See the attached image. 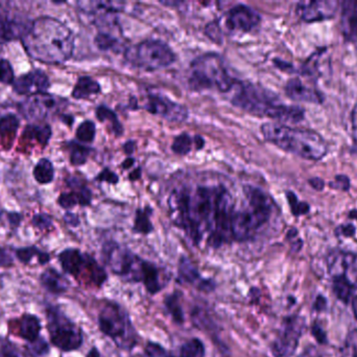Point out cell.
I'll use <instances>...</instances> for the list:
<instances>
[{
    "label": "cell",
    "mask_w": 357,
    "mask_h": 357,
    "mask_svg": "<svg viewBox=\"0 0 357 357\" xmlns=\"http://www.w3.org/2000/svg\"><path fill=\"white\" fill-rule=\"evenodd\" d=\"M285 92L295 101L310 103H321L323 101V96L318 90L308 87L299 78H293L287 82Z\"/></svg>",
    "instance_id": "obj_22"
},
{
    "label": "cell",
    "mask_w": 357,
    "mask_h": 357,
    "mask_svg": "<svg viewBox=\"0 0 357 357\" xmlns=\"http://www.w3.org/2000/svg\"><path fill=\"white\" fill-rule=\"evenodd\" d=\"M0 83H14V71L8 60L0 59Z\"/></svg>",
    "instance_id": "obj_42"
},
{
    "label": "cell",
    "mask_w": 357,
    "mask_h": 357,
    "mask_svg": "<svg viewBox=\"0 0 357 357\" xmlns=\"http://www.w3.org/2000/svg\"><path fill=\"white\" fill-rule=\"evenodd\" d=\"M52 138V128L48 125H29L22 132V138L37 140L42 146H46Z\"/></svg>",
    "instance_id": "obj_28"
},
{
    "label": "cell",
    "mask_w": 357,
    "mask_h": 357,
    "mask_svg": "<svg viewBox=\"0 0 357 357\" xmlns=\"http://www.w3.org/2000/svg\"><path fill=\"white\" fill-rule=\"evenodd\" d=\"M243 191L248 207L233 211L231 217V236L239 242L253 238L273 213L272 201L264 191L252 186L245 187Z\"/></svg>",
    "instance_id": "obj_6"
},
{
    "label": "cell",
    "mask_w": 357,
    "mask_h": 357,
    "mask_svg": "<svg viewBox=\"0 0 357 357\" xmlns=\"http://www.w3.org/2000/svg\"><path fill=\"white\" fill-rule=\"evenodd\" d=\"M98 326L100 331L121 349L132 350L137 343L136 331L129 314L114 302H108L100 310Z\"/></svg>",
    "instance_id": "obj_8"
},
{
    "label": "cell",
    "mask_w": 357,
    "mask_h": 357,
    "mask_svg": "<svg viewBox=\"0 0 357 357\" xmlns=\"http://www.w3.org/2000/svg\"><path fill=\"white\" fill-rule=\"evenodd\" d=\"M33 176L39 184H46L52 182L54 177V169L52 161L47 159H40L33 169Z\"/></svg>",
    "instance_id": "obj_29"
},
{
    "label": "cell",
    "mask_w": 357,
    "mask_h": 357,
    "mask_svg": "<svg viewBox=\"0 0 357 357\" xmlns=\"http://www.w3.org/2000/svg\"><path fill=\"white\" fill-rule=\"evenodd\" d=\"M50 86V79L46 73L40 69H36L31 73L20 75L16 81H14L13 88L17 94L31 96L46 94Z\"/></svg>",
    "instance_id": "obj_18"
},
{
    "label": "cell",
    "mask_w": 357,
    "mask_h": 357,
    "mask_svg": "<svg viewBox=\"0 0 357 357\" xmlns=\"http://www.w3.org/2000/svg\"><path fill=\"white\" fill-rule=\"evenodd\" d=\"M33 224L36 228L47 230L52 226V217L46 214H38L33 218Z\"/></svg>",
    "instance_id": "obj_45"
},
{
    "label": "cell",
    "mask_w": 357,
    "mask_h": 357,
    "mask_svg": "<svg viewBox=\"0 0 357 357\" xmlns=\"http://www.w3.org/2000/svg\"><path fill=\"white\" fill-rule=\"evenodd\" d=\"M0 357H24L10 342L0 337Z\"/></svg>",
    "instance_id": "obj_43"
},
{
    "label": "cell",
    "mask_w": 357,
    "mask_h": 357,
    "mask_svg": "<svg viewBox=\"0 0 357 357\" xmlns=\"http://www.w3.org/2000/svg\"><path fill=\"white\" fill-rule=\"evenodd\" d=\"M59 261L66 274L71 275L86 284L100 287L107 281V272L104 268L91 256L81 253L79 249H65L59 255Z\"/></svg>",
    "instance_id": "obj_10"
},
{
    "label": "cell",
    "mask_w": 357,
    "mask_h": 357,
    "mask_svg": "<svg viewBox=\"0 0 357 357\" xmlns=\"http://www.w3.org/2000/svg\"><path fill=\"white\" fill-rule=\"evenodd\" d=\"M146 109L153 115H160L175 123L184 122L188 117V111L182 105L173 102L165 96L150 94L148 96Z\"/></svg>",
    "instance_id": "obj_16"
},
{
    "label": "cell",
    "mask_w": 357,
    "mask_h": 357,
    "mask_svg": "<svg viewBox=\"0 0 357 357\" xmlns=\"http://www.w3.org/2000/svg\"><path fill=\"white\" fill-rule=\"evenodd\" d=\"M40 281H41L42 286L46 291L54 293V295H60V293H65L67 289H68V281L65 279L63 275L56 272V270H52V268L45 270L42 274Z\"/></svg>",
    "instance_id": "obj_24"
},
{
    "label": "cell",
    "mask_w": 357,
    "mask_h": 357,
    "mask_svg": "<svg viewBox=\"0 0 357 357\" xmlns=\"http://www.w3.org/2000/svg\"><path fill=\"white\" fill-rule=\"evenodd\" d=\"M48 333L52 345L62 351H75L83 345V333L79 326L69 320L59 308L48 306L46 309Z\"/></svg>",
    "instance_id": "obj_11"
},
{
    "label": "cell",
    "mask_w": 357,
    "mask_h": 357,
    "mask_svg": "<svg viewBox=\"0 0 357 357\" xmlns=\"http://www.w3.org/2000/svg\"><path fill=\"white\" fill-rule=\"evenodd\" d=\"M77 138L83 143H91L96 138V126L91 121H86L79 126Z\"/></svg>",
    "instance_id": "obj_38"
},
{
    "label": "cell",
    "mask_w": 357,
    "mask_h": 357,
    "mask_svg": "<svg viewBox=\"0 0 357 357\" xmlns=\"http://www.w3.org/2000/svg\"><path fill=\"white\" fill-rule=\"evenodd\" d=\"M100 351H98V348L93 347L91 350H90L89 354H88L87 357H100Z\"/></svg>",
    "instance_id": "obj_56"
},
{
    "label": "cell",
    "mask_w": 357,
    "mask_h": 357,
    "mask_svg": "<svg viewBox=\"0 0 357 357\" xmlns=\"http://www.w3.org/2000/svg\"><path fill=\"white\" fill-rule=\"evenodd\" d=\"M337 0H314L298 4V13L305 22H318L333 18L339 10Z\"/></svg>",
    "instance_id": "obj_15"
},
{
    "label": "cell",
    "mask_w": 357,
    "mask_h": 357,
    "mask_svg": "<svg viewBox=\"0 0 357 357\" xmlns=\"http://www.w3.org/2000/svg\"><path fill=\"white\" fill-rule=\"evenodd\" d=\"M354 314H356V318L357 319V297L356 298H354Z\"/></svg>",
    "instance_id": "obj_60"
},
{
    "label": "cell",
    "mask_w": 357,
    "mask_h": 357,
    "mask_svg": "<svg viewBox=\"0 0 357 357\" xmlns=\"http://www.w3.org/2000/svg\"><path fill=\"white\" fill-rule=\"evenodd\" d=\"M26 348L27 351L33 356H43L50 351V346H48L47 342L42 337L29 343Z\"/></svg>",
    "instance_id": "obj_40"
},
{
    "label": "cell",
    "mask_w": 357,
    "mask_h": 357,
    "mask_svg": "<svg viewBox=\"0 0 357 357\" xmlns=\"http://www.w3.org/2000/svg\"><path fill=\"white\" fill-rule=\"evenodd\" d=\"M260 22V15L250 6L239 4L229 10L226 17L227 29L231 31H252Z\"/></svg>",
    "instance_id": "obj_17"
},
{
    "label": "cell",
    "mask_w": 357,
    "mask_h": 357,
    "mask_svg": "<svg viewBox=\"0 0 357 357\" xmlns=\"http://www.w3.org/2000/svg\"><path fill=\"white\" fill-rule=\"evenodd\" d=\"M342 34L346 41H357V0H346L341 3Z\"/></svg>",
    "instance_id": "obj_20"
},
{
    "label": "cell",
    "mask_w": 357,
    "mask_h": 357,
    "mask_svg": "<svg viewBox=\"0 0 357 357\" xmlns=\"http://www.w3.org/2000/svg\"><path fill=\"white\" fill-rule=\"evenodd\" d=\"M310 182L312 188L316 189V190L320 191L324 188V182L321 178H312V180H310Z\"/></svg>",
    "instance_id": "obj_53"
},
{
    "label": "cell",
    "mask_w": 357,
    "mask_h": 357,
    "mask_svg": "<svg viewBox=\"0 0 357 357\" xmlns=\"http://www.w3.org/2000/svg\"><path fill=\"white\" fill-rule=\"evenodd\" d=\"M146 354L149 357H173L172 354H169L165 348L159 344L152 343L149 342L146 346Z\"/></svg>",
    "instance_id": "obj_44"
},
{
    "label": "cell",
    "mask_w": 357,
    "mask_h": 357,
    "mask_svg": "<svg viewBox=\"0 0 357 357\" xmlns=\"http://www.w3.org/2000/svg\"><path fill=\"white\" fill-rule=\"evenodd\" d=\"M16 255L22 263H29L33 258H37L38 262L41 264L47 263L50 260V256L48 254L43 253L33 247L17 249Z\"/></svg>",
    "instance_id": "obj_30"
},
{
    "label": "cell",
    "mask_w": 357,
    "mask_h": 357,
    "mask_svg": "<svg viewBox=\"0 0 357 357\" xmlns=\"http://www.w3.org/2000/svg\"><path fill=\"white\" fill-rule=\"evenodd\" d=\"M327 268L333 280V289L340 300L348 302L357 289V255L337 251L327 258Z\"/></svg>",
    "instance_id": "obj_9"
},
{
    "label": "cell",
    "mask_w": 357,
    "mask_h": 357,
    "mask_svg": "<svg viewBox=\"0 0 357 357\" xmlns=\"http://www.w3.org/2000/svg\"><path fill=\"white\" fill-rule=\"evenodd\" d=\"M189 85L192 89L203 90L216 88L222 92H230L235 81L229 73L226 62L216 54H205L191 63Z\"/></svg>",
    "instance_id": "obj_7"
},
{
    "label": "cell",
    "mask_w": 357,
    "mask_h": 357,
    "mask_svg": "<svg viewBox=\"0 0 357 357\" xmlns=\"http://www.w3.org/2000/svg\"><path fill=\"white\" fill-rule=\"evenodd\" d=\"M91 201V192L86 187H79L71 193H63L59 197L58 203L61 207L69 210L77 205H88Z\"/></svg>",
    "instance_id": "obj_23"
},
{
    "label": "cell",
    "mask_w": 357,
    "mask_h": 357,
    "mask_svg": "<svg viewBox=\"0 0 357 357\" xmlns=\"http://www.w3.org/2000/svg\"><path fill=\"white\" fill-rule=\"evenodd\" d=\"M134 231L140 234H150L153 231V226L151 224L150 218H149L146 211L138 210L136 213L135 224H134Z\"/></svg>",
    "instance_id": "obj_37"
},
{
    "label": "cell",
    "mask_w": 357,
    "mask_h": 357,
    "mask_svg": "<svg viewBox=\"0 0 357 357\" xmlns=\"http://www.w3.org/2000/svg\"><path fill=\"white\" fill-rule=\"evenodd\" d=\"M195 145H197V149L203 148L204 140H203V138H201V136H195Z\"/></svg>",
    "instance_id": "obj_55"
},
{
    "label": "cell",
    "mask_w": 357,
    "mask_h": 357,
    "mask_svg": "<svg viewBox=\"0 0 357 357\" xmlns=\"http://www.w3.org/2000/svg\"><path fill=\"white\" fill-rule=\"evenodd\" d=\"M232 103L252 115L268 117L282 123H299L304 119L303 109L280 104L272 92L253 84H241Z\"/></svg>",
    "instance_id": "obj_5"
},
{
    "label": "cell",
    "mask_w": 357,
    "mask_h": 357,
    "mask_svg": "<svg viewBox=\"0 0 357 357\" xmlns=\"http://www.w3.org/2000/svg\"><path fill=\"white\" fill-rule=\"evenodd\" d=\"M94 41L96 46L102 50H116L119 46V40L114 35L107 31H100Z\"/></svg>",
    "instance_id": "obj_35"
},
{
    "label": "cell",
    "mask_w": 357,
    "mask_h": 357,
    "mask_svg": "<svg viewBox=\"0 0 357 357\" xmlns=\"http://www.w3.org/2000/svg\"><path fill=\"white\" fill-rule=\"evenodd\" d=\"M134 165V159H126L125 163H123V169H128V168H131L132 166Z\"/></svg>",
    "instance_id": "obj_58"
},
{
    "label": "cell",
    "mask_w": 357,
    "mask_h": 357,
    "mask_svg": "<svg viewBox=\"0 0 357 357\" xmlns=\"http://www.w3.org/2000/svg\"><path fill=\"white\" fill-rule=\"evenodd\" d=\"M191 145H192V143H191L190 136L187 133H183L176 138L172 148H173L174 152L177 153V154L185 155L190 151Z\"/></svg>",
    "instance_id": "obj_39"
},
{
    "label": "cell",
    "mask_w": 357,
    "mask_h": 357,
    "mask_svg": "<svg viewBox=\"0 0 357 357\" xmlns=\"http://www.w3.org/2000/svg\"><path fill=\"white\" fill-rule=\"evenodd\" d=\"M64 219L66 224H70V226H77V224H79V218L73 213H67L66 215L64 216Z\"/></svg>",
    "instance_id": "obj_52"
},
{
    "label": "cell",
    "mask_w": 357,
    "mask_h": 357,
    "mask_svg": "<svg viewBox=\"0 0 357 357\" xmlns=\"http://www.w3.org/2000/svg\"><path fill=\"white\" fill-rule=\"evenodd\" d=\"M13 260L12 258L10 257V255H8L2 247H0V268L10 266Z\"/></svg>",
    "instance_id": "obj_49"
},
{
    "label": "cell",
    "mask_w": 357,
    "mask_h": 357,
    "mask_svg": "<svg viewBox=\"0 0 357 357\" xmlns=\"http://www.w3.org/2000/svg\"><path fill=\"white\" fill-rule=\"evenodd\" d=\"M140 177V169H136L133 173L130 174V180H136Z\"/></svg>",
    "instance_id": "obj_59"
},
{
    "label": "cell",
    "mask_w": 357,
    "mask_h": 357,
    "mask_svg": "<svg viewBox=\"0 0 357 357\" xmlns=\"http://www.w3.org/2000/svg\"><path fill=\"white\" fill-rule=\"evenodd\" d=\"M125 150L127 153H132L134 151V143L133 142H128L125 146Z\"/></svg>",
    "instance_id": "obj_57"
},
{
    "label": "cell",
    "mask_w": 357,
    "mask_h": 357,
    "mask_svg": "<svg viewBox=\"0 0 357 357\" xmlns=\"http://www.w3.org/2000/svg\"><path fill=\"white\" fill-rule=\"evenodd\" d=\"M79 10L94 16L96 21L107 17L114 16L123 10V3L119 1H83L79 2Z\"/></svg>",
    "instance_id": "obj_21"
},
{
    "label": "cell",
    "mask_w": 357,
    "mask_h": 357,
    "mask_svg": "<svg viewBox=\"0 0 357 357\" xmlns=\"http://www.w3.org/2000/svg\"><path fill=\"white\" fill-rule=\"evenodd\" d=\"M41 328V324L37 316L31 314H24L18 321V335L29 343L39 339Z\"/></svg>",
    "instance_id": "obj_26"
},
{
    "label": "cell",
    "mask_w": 357,
    "mask_h": 357,
    "mask_svg": "<svg viewBox=\"0 0 357 357\" xmlns=\"http://www.w3.org/2000/svg\"><path fill=\"white\" fill-rule=\"evenodd\" d=\"M65 104L66 100L60 96L50 94H36L27 98L20 105V111L25 119L41 121L58 112Z\"/></svg>",
    "instance_id": "obj_14"
},
{
    "label": "cell",
    "mask_w": 357,
    "mask_h": 357,
    "mask_svg": "<svg viewBox=\"0 0 357 357\" xmlns=\"http://www.w3.org/2000/svg\"><path fill=\"white\" fill-rule=\"evenodd\" d=\"M21 40L31 58L47 64L65 62L75 50V36L71 29L52 17H39L33 20Z\"/></svg>",
    "instance_id": "obj_2"
},
{
    "label": "cell",
    "mask_w": 357,
    "mask_h": 357,
    "mask_svg": "<svg viewBox=\"0 0 357 357\" xmlns=\"http://www.w3.org/2000/svg\"><path fill=\"white\" fill-rule=\"evenodd\" d=\"M220 187H199L191 193L187 189L175 191L169 198L174 220L195 245H199L206 232H211Z\"/></svg>",
    "instance_id": "obj_1"
},
{
    "label": "cell",
    "mask_w": 357,
    "mask_h": 357,
    "mask_svg": "<svg viewBox=\"0 0 357 357\" xmlns=\"http://www.w3.org/2000/svg\"><path fill=\"white\" fill-rule=\"evenodd\" d=\"M29 27L13 19L0 18V44L22 38Z\"/></svg>",
    "instance_id": "obj_25"
},
{
    "label": "cell",
    "mask_w": 357,
    "mask_h": 357,
    "mask_svg": "<svg viewBox=\"0 0 357 357\" xmlns=\"http://www.w3.org/2000/svg\"><path fill=\"white\" fill-rule=\"evenodd\" d=\"M105 263L115 275L128 282H142L149 293L155 295L165 287L161 272L154 263L146 261L127 247L108 242L102 247Z\"/></svg>",
    "instance_id": "obj_3"
},
{
    "label": "cell",
    "mask_w": 357,
    "mask_h": 357,
    "mask_svg": "<svg viewBox=\"0 0 357 357\" xmlns=\"http://www.w3.org/2000/svg\"><path fill=\"white\" fill-rule=\"evenodd\" d=\"M341 228L342 233H343L344 235H346V236H352V235L354 234V232H356V230H354V228L352 226H342Z\"/></svg>",
    "instance_id": "obj_54"
},
{
    "label": "cell",
    "mask_w": 357,
    "mask_h": 357,
    "mask_svg": "<svg viewBox=\"0 0 357 357\" xmlns=\"http://www.w3.org/2000/svg\"><path fill=\"white\" fill-rule=\"evenodd\" d=\"M96 180H100V182H107L109 184H117L119 182V177H117L116 174L109 169H105L104 171L100 172Z\"/></svg>",
    "instance_id": "obj_47"
},
{
    "label": "cell",
    "mask_w": 357,
    "mask_h": 357,
    "mask_svg": "<svg viewBox=\"0 0 357 357\" xmlns=\"http://www.w3.org/2000/svg\"><path fill=\"white\" fill-rule=\"evenodd\" d=\"M352 122V133H354V138L356 140L357 145V105L354 107V111H352L351 115Z\"/></svg>",
    "instance_id": "obj_50"
},
{
    "label": "cell",
    "mask_w": 357,
    "mask_h": 357,
    "mask_svg": "<svg viewBox=\"0 0 357 357\" xmlns=\"http://www.w3.org/2000/svg\"><path fill=\"white\" fill-rule=\"evenodd\" d=\"M220 27L215 24V23H209L206 27V35L210 38V39L213 40V41L220 42L222 40L220 38Z\"/></svg>",
    "instance_id": "obj_48"
},
{
    "label": "cell",
    "mask_w": 357,
    "mask_h": 357,
    "mask_svg": "<svg viewBox=\"0 0 357 357\" xmlns=\"http://www.w3.org/2000/svg\"><path fill=\"white\" fill-rule=\"evenodd\" d=\"M205 356V347L199 339H192L186 342L181 347L180 357H204Z\"/></svg>",
    "instance_id": "obj_32"
},
{
    "label": "cell",
    "mask_w": 357,
    "mask_h": 357,
    "mask_svg": "<svg viewBox=\"0 0 357 357\" xmlns=\"http://www.w3.org/2000/svg\"><path fill=\"white\" fill-rule=\"evenodd\" d=\"M165 304L173 320L177 322L178 324H183V322H184V312H183L182 306L180 304L178 293H175L173 295H169L165 299Z\"/></svg>",
    "instance_id": "obj_31"
},
{
    "label": "cell",
    "mask_w": 357,
    "mask_h": 357,
    "mask_svg": "<svg viewBox=\"0 0 357 357\" xmlns=\"http://www.w3.org/2000/svg\"><path fill=\"white\" fill-rule=\"evenodd\" d=\"M178 280L197 287L199 291H212L215 287L213 281L206 280L199 274L195 264L188 258L182 257L178 262Z\"/></svg>",
    "instance_id": "obj_19"
},
{
    "label": "cell",
    "mask_w": 357,
    "mask_h": 357,
    "mask_svg": "<svg viewBox=\"0 0 357 357\" xmlns=\"http://www.w3.org/2000/svg\"><path fill=\"white\" fill-rule=\"evenodd\" d=\"M299 357H325L317 348L310 347L306 349Z\"/></svg>",
    "instance_id": "obj_51"
},
{
    "label": "cell",
    "mask_w": 357,
    "mask_h": 357,
    "mask_svg": "<svg viewBox=\"0 0 357 357\" xmlns=\"http://www.w3.org/2000/svg\"><path fill=\"white\" fill-rule=\"evenodd\" d=\"M287 196L294 215H304L310 212V205L306 203H299L297 196L293 192H287Z\"/></svg>",
    "instance_id": "obj_41"
},
{
    "label": "cell",
    "mask_w": 357,
    "mask_h": 357,
    "mask_svg": "<svg viewBox=\"0 0 357 357\" xmlns=\"http://www.w3.org/2000/svg\"><path fill=\"white\" fill-rule=\"evenodd\" d=\"M354 357H357V350L356 351V354H354Z\"/></svg>",
    "instance_id": "obj_61"
},
{
    "label": "cell",
    "mask_w": 357,
    "mask_h": 357,
    "mask_svg": "<svg viewBox=\"0 0 357 357\" xmlns=\"http://www.w3.org/2000/svg\"><path fill=\"white\" fill-rule=\"evenodd\" d=\"M261 132L268 142L305 159L320 161L328 152L326 140L314 130L266 123L261 126Z\"/></svg>",
    "instance_id": "obj_4"
},
{
    "label": "cell",
    "mask_w": 357,
    "mask_h": 357,
    "mask_svg": "<svg viewBox=\"0 0 357 357\" xmlns=\"http://www.w3.org/2000/svg\"><path fill=\"white\" fill-rule=\"evenodd\" d=\"M128 60L148 71L162 68L175 62L172 48L158 40H146L127 50Z\"/></svg>",
    "instance_id": "obj_12"
},
{
    "label": "cell",
    "mask_w": 357,
    "mask_h": 357,
    "mask_svg": "<svg viewBox=\"0 0 357 357\" xmlns=\"http://www.w3.org/2000/svg\"><path fill=\"white\" fill-rule=\"evenodd\" d=\"M90 149L83 145L71 143L70 144V161L73 166H81L87 161L89 156Z\"/></svg>",
    "instance_id": "obj_34"
},
{
    "label": "cell",
    "mask_w": 357,
    "mask_h": 357,
    "mask_svg": "<svg viewBox=\"0 0 357 357\" xmlns=\"http://www.w3.org/2000/svg\"><path fill=\"white\" fill-rule=\"evenodd\" d=\"M304 329V321L299 316H291L283 322L282 327L272 345L275 357H289L295 354Z\"/></svg>",
    "instance_id": "obj_13"
},
{
    "label": "cell",
    "mask_w": 357,
    "mask_h": 357,
    "mask_svg": "<svg viewBox=\"0 0 357 357\" xmlns=\"http://www.w3.org/2000/svg\"><path fill=\"white\" fill-rule=\"evenodd\" d=\"M100 92V86L98 82L90 77H81L73 88V96L77 100L89 98Z\"/></svg>",
    "instance_id": "obj_27"
},
{
    "label": "cell",
    "mask_w": 357,
    "mask_h": 357,
    "mask_svg": "<svg viewBox=\"0 0 357 357\" xmlns=\"http://www.w3.org/2000/svg\"><path fill=\"white\" fill-rule=\"evenodd\" d=\"M96 117L100 121L105 122L109 121L113 126V131L115 133L119 134L121 133V125L119 123V119H117L116 115L110 109L107 108L105 106H100L98 109H96Z\"/></svg>",
    "instance_id": "obj_36"
},
{
    "label": "cell",
    "mask_w": 357,
    "mask_h": 357,
    "mask_svg": "<svg viewBox=\"0 0 357 357\" xmlns=\"http://www.w3.org/2000/svg\"><path fill=\"white\" fill-rule=\"evenodd\" d=\"M331 188L337 189V190L348 191L350 188V180L347 176H335V182H331Z\"/></svg>",
    "instance_id": "obj_46"
},
{
    "label": "cell",
    "mask_w": 357,
    "mask_h": 357,
    "mask_svg": "<svg viewBox=\"0 0 357 357\" xmlns=\"http://www.w3.org/2000/svg\"><path fill=\"white\" fill-rule=\"evenodd\" d=\"M20 122L15 115H6L0 119V136H13L18 130Z\"/></svg>",
    "instance_id": "obj_33"
}]
</instances>
